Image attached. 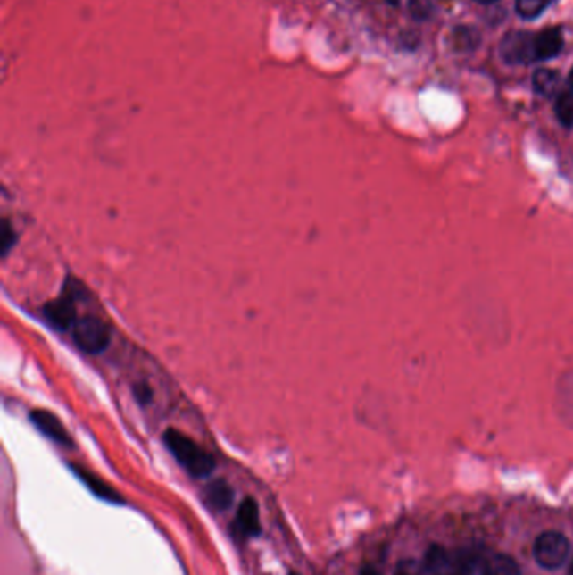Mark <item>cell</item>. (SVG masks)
<instances>
[{
  "instance_id": "1",
  "label": "cell",
  "mask_w": 573,
  "mask_h": 575,
  "mask_svg": "<svg viewBox=\"0 0 573 575\" xmlns=\"http://www.w3.org/2000/svg\"><path fill=\"white\" fill-rule=\"evenodd\" d=\"M163 443L175 461L194 478L212 475L215 461L203 447L199 446L186 432L169 428L163 432Z\"/></svg>"
},
{
  "instance_id": "2",
  "label": "cell",
  "mask_w": 573,
  "mask_h": 575,
  "mask_svg": "<svg viewBox=\"0 0 573 575\" xmlns=\"http://www.w3.org/2000/svg\"><path fill=\"white\" fill-rule=\"evenodd\" d=\"M83 293L81 285L72 278L66 276L62 289L58 296L51 302L46 303L43 306V318L58 331H71L76 320L79 317L78 313V300Z\"/></svg>"
},
{
  "instance_id": "3",
  "label": "cell",
  "mask_w": 573,
  "mask_h": 575,
  "mask_svg": "<svg viewBox=\"0 0 573 575\" xmlns=\"http://www.w3.org/2000/svg\"><path fill=\"white\" fill-rule=\"evenodd\" d=\"M72 342L87 355H100L112 342V327L100 313L78 317L71 329Z\"/></svg>"
},
{
  "instance_id": "4",
  "label": "cell",
  "mask_w": 573,
  "mask_h": 575,
  "mask_svg": "<svg viewBox=\"0 0 573 575\" xmlns=\"http://www.w3.org/2000/svg\"><path fill=\"white\" fill-rule=\"evenodd\" d=\"M535 561L538 562L544 569H559L569 555H570V544L565 535L559 532H544L536 538L533 548Z\"/></svg>"
},
{
  "instance_id": "5",
  "label": "cell",
  "mask_w": 573,
  "mask_h": 575,
  "mask_svg": "<svg viewBox=\"0 0 573 575\" xmlns=\"http://www.w3.org/2000/svg\"><path fill=\"white\" fill-rule=\"evenodd\" d=\"M502 56L510 64H530L536 61L535 56V34L513 30L502 38L500 46Z\"/></svg>"
},
{
  "instance_id": "6",
  "label": "cell",
  "mask_w": 573,
  "mask_h": 575,
  "mask_svg": "<svg viewBox=\"0 0 573 575\" xmlns=\"http://www.w3.org/2000/svg\"><path fill=\"white\" fill-rule=\"evenodd\" d=\"M29 419L30 422L34 424V428L37 431L43 432L47 439L54 441L56 445H61V446L72 447L71 434L62 426L58 416H54L53 412H49L46 409H34L29 412Z\"/></svg>"
},
{
  "instance_id": "7",
  "label": "cell",
  "mask_w": 573,
  "mask_h": 575,
  "mask_svg": "<svg viewBox=\"0 0 573 575\" xmlns=\"http://www.w3.org/2000/svg\"><path fill=\"white\" fill-rule=\"evenodd\" d=\"M72 473L76 478L87 487L96 498H100L103 502L108 504H123L125 500L123 496L116 491L112 485H108L106 481H103L100 476L93 475L91 471H87V468L79 466V464H70Z\"/></svg>"
},
{
  "instance_id": "8",
  "label": "cell",
  "mask_w": 573,
  "mask_h": 575,
  "mask_svg": "<svg viewBox=\"0 0 573 575\" xmlns=\"http://www.w3.org/2000/svg\"><path fill=\"white\" fill-rule=\"evenodd\" d=\"M232 532L241 538H253L261 533V520H259V506L253 498H245L239 504V510L234 518Z\"/></svg>"
},
{
  "instance_id": "9",
  "label": "cell",
  "mask_w": 573,
  "mask_h": 575,
  "mask_svg": "<svg viewBox=\"0 0 573 575\" xmlns=\"http://www.w3.org/2000/svg\"><path fill=\"white\" fill-rule=\"evenodd\" d=\"M563 49V34L559 28L542 30L535 34V56L536 61H546V59L559 56L560 51Z\"/></svg>"
},
{
  "instance_id": "10",
  "label": "cell",
  "mask_w": 573,
  "mask_h": 575,
  "mask_svg": "<svg viewBox=\"0 0 573 575\" xmlns=\"http://www.w3.org/2000/svg\"><path fill=\"white\" fill-rule=\"evenodd\" d=\"M203 500L214 512H226L234 502V489L226 479H215L203 489Z\"/></svg>"
},
{
  "instance_id": "11",
  "label": "cell",
  "mask_w": 573,
  "mask_h": 575,
  "mask_svg": "<svg viewBox=\"0 0 573 575\" xmlns=\"http://www.w3.org/2000/svg\"><path fill=\"white\" fill-rule=\"evenodd\" d=\"M451 575H487L486 562L471 552H459L451 562Z\"/></svg>"
},
{
  "instance_id": "12",
  "label": "cell",
  "mask_w": 573,
  "mask_h": 575,
  "mask_svg": "<svg viewBox=\"0 0 573 575\" xmlns=\"http://www.w3.org/2000/svg\"><path fill=\"white\" fill-rule=\"evenodd\" d=\"M451 562L453 559L443 546H432L426 554L424 572L426 575H451Z\"/></svg>"
},
{
  "instance_id": "13",
  "label": "cell",
  "mask_w": 573,
  "mask_h": 575,
  "mask_svg": "<svg viewBox=\"0 0 573 575\" xmlns=\"http://www.w3.org/2000/svg\"><path fill=\"white\" fill-rule=\"evenodd\" d=\"M560 74L552 70H538L533 76V88L544 96H552L559 88Z\"/></svg>"
},
{
  "instance_id": "14",
  "label": "cell",
  "mask_w": 573,
  "mask_h": 575,
  "mask_svg": "<svg viewBox=\"0 0 573 575\" xmlns=\"http://www.w3.org/2000/svg\"><path fill=\"white\" fill-rule=\"evenodd\" d=\"M487 575H521L519 567L511 557L496 554L486 562Z\"/></svg>"
},
{
  "instance_id": "15",
  "label": "cell",
  "mask_w": 573,
  "mask_h": 575,
  "mask_svg": "<svg viewBox=\"0 0 573 575\" xmlns=\"http://www.w3.org/2000/svg\"><path fill=\"white\" fill-rule=\"evenodd\" d=\"M555 113L560 123L567 129L573 127V93H561L555 104Z\"/></svg>"
},
{
  "instance_id": "16",
  "label": "cell",
  "mask_w": 573,
  "mask_h": 575,
  "mask_svg": "<svg viewBox=\"0 0 573 575\" xmlns=\"http://www.w3.org/2000/svg\"><path fill=\"white\" fill-rule=\"evenodd\" d=\"M553 0H516V12L523 19H535L544 12Z\"/></svg>"
},
{
  "instance_id": "17",
  "label": "cell",
  "mask_w": 573,
  "mask_h": 575,
  "mask_svg": "<svg viewBox=\"0 0 573 575\" xmlns=\"http://www.w3.org/2000/svg\"><path fill=\"white\" fill-rule=\"evenodd\" d=\"M15 241H17V232H15L14 226L7 217H4L2 226H0V254H2V258L9 256V253L14 247Z\"/></svg>"
},
{
  "instance_id": "18",
  "label": "cell",
  "mask_w": 573,
  "mask_h": 575,
  "mask_svg": "<svg viewBox=\"0 0 573 575\" xmlns=\"http://www.w3.org/2000/svg\"><path fill=\"white\" fill-rule=\"evenodd\" d=\"M479 36L476 34V30L469 29V28H459L454 36H453V43L458 49H473L474 46L478 44Z\"/></svg>"
},
{
  "instance_id": "19",
  "label": "cell",
  "mask_w": 573,
  "mask_h": 575,
  "mask_svg": "<svg viewBox=\"0 0 573 575\" xmlns=\"http://www.w3.org/2000/svg\"><path fill=\"white\" fill-rule=\"evenodd\" d=\"M131 392H133V397L137 399V403L140 405H150L154 403V388L152 386L146 382V380H137L131 384Z\"/></svg>"
},
{
  "instance_id": "20",
  "label": "cell",
  "mask_w": 573,
  "mask_h": 575,
  "mask_svg": "<svg viewBox=\"0 0 573 575\" xmlns=\"http://www.w3.org/2000/svg\"><path fill=\"white\" fill-rule=\"evenodd\" d=\"M432 2L430 0H409V11L417 21L429 19L432 15Z\"/></svg>"
},
{
  "instance_id": "21",
  "label": "cell",
  "mask_w": 573,
  "mask_h": 575,
  "mask_svg": "<svg viewBox=\"0 0 573 575\" xmlns=\"http://www.w3.org/2000/svg\"><path fill=\"white\" fill-rule=\"evenodd\" d=\"M360 575H380V572H378V571H375V569L370 567V565H367V567H363V569L360 571Z\"/></svg>"
},
{
  "instance_id": "22",
  "label": "cell",
  "mask_w": 573,
  "mask_h": 575,
  "mask_svg": "<svg viewBox=\"0 0 573 575\" xmlns=\"http://www.w3.org/2000/svg\"><path fill=\"white\" fill-rule=\"evenodd\" d=\"M476 2H479V4H494L498 0H476Z\"/></svg>"
},
{
  "instance_id": "23",
  "label": "cell",
  "mask_w": 573,
  "mask_h": 575,
  "mask_svg": "<svg viewBox=\"0 0 573 575\" xmlns=\"http://www.w3.org/2000/svg\"><path fill=\"white\" fill-rule=\"evenodd\" d=\"M388 4H392V5H397L399 4V0H387Z\"/></svg>"
},
{
  "instance_id": "24",
  "label": "cell",
  "mask_w": 573,
  "mask_h": 575,
  "mask_svg": "<svg viewBox=\"0 0 573 575\" xmlns=\"http://www.w3.org/2000/svg\"><path fill=\"white\" fill-rule=\"evenodd\" d=\"M570 85H572L573 88V70L572 72H570Z\"/></svg>"
},
{
  "instance_id": "25",
  "label": "cell",
  "mask_w": 573,
  "mask_h": 575,
  "mask_svg": "<svg viewBox=\"0 0 573 575\" xmlns=\"http://www.w3.org/2000/svg\"><path fill=\"white\" fill-rule=\"evenodd\" d=\"M570 575H573V559H572V565H570Z\"/></svg>"
},
{
  "instance_id": "26",
  "label": "cell",
  "mask_w": 573,
  "mask_h": 575,
  "mask_svg": "<svg viewBox=\"0 0 573 575\" xmlns=\"http://www.w3.org/2000/svg\"><path fill=\"white\" fill-rule=\"evenodd\" d=\"M395 575H411V574H407V572H399V574H395Z\"/></svg>"
},
{
  "instance_id": "27",
  "label": "cell",
  "mask_w": 573,
  "mask_h": 575,
  "mask_svg": "<svg viewBox=\"0 0 573 575\" xmlns=\"http://www.w3.org/2000/svg\"><path fill=\"white\" fill-rule=\"evenodd\" d=\"M289 575H300V574H296V572H289Z\"/></svg>"
}]
</instances>
